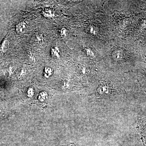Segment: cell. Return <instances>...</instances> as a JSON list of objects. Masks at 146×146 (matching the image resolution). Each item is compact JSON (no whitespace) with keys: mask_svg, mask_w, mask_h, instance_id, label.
I'll use <instances>...</instances> for the list:
<instances>
[{"mask_svg":"<svg viewBox=\"0 0 146 146\" xmlns=\"http://www.w3.org/2000/svg\"><path fill=\"white\" fill-rule=\"evenodd\" d=\"M14 71V68L10 66L6 69V72L8 76H11L13 74Z\"/></svg>","mask_w":146,"mask_h":146,"instance_id":"9","label":"cell"},{"mask_svg":"<svg viewBox=\"0 0 146 146\" xmlns=\"http://www.w3.org/2000/svg\"><path fill=\"white\" fill-rule=\"evenodd\" d=\"M123 56V51L121 49H116L113 52V57L114 59L120 60L122 59Z\"/></svg>","mask_w":146,"mask_h":146,"instance_id":"4","label":"cell"},{"mask_svg":"<svg viewBox=\"0 0 146 146\" xmlns=\"http://www.w3.org/2000/svg\"><path fill=\"white\" fill-rule=\"evenodd\" d=\"M8 48V41L7 37L3 39L0 44V54H4L7 51Z\"/></svg>","mask_w":146,"mask_h":146,"instance_id":"3","label":"cell"},{"mask_svg":"<svg viewBox=\"0 0 146 146\" xmlns=\"http://www.w3.org/2000/svg\"><path fill=\"white\" fill-rule=\"evenodd\" d=\"M60 34L62 38L65 37L66 35V29L62 28L60 31Z\"/></svg>","mask_w":146,"mask_h":146,"instance_id":"10","label":"cell"},{"mask_svg":"<svg viewBox=\"0 0 146 146\" xmlns=\"http://www.w3.org/2000/svg\"><path fill=\"white\" fill-rule=\"evenodd\" d=\"M138 130L141 135L142 139L144 146H146V118L140 121Z\"/></svg>","mask_w":146,"mask_h":146,"instance_id":"1","label":"cell"},{"mask_svg":"<svg viewBox=\"0 0 146 146\" xmlns=\"http://www.w3.org/2000/svg\"><path fill=\"white\" fill-rule=\"evenodd\" d=\"M86 52H87V54L88 56H90V57H92V56H94L93 53L91 51L90 49H89V48H86Z\"/></svg>","mask_w":146,"mask_h":146,"instance_id":"12","label":"cell"},{"mask_svg":"<svg viewBox=\"0 0 146 146\" xmlns=\"http://www.w3.org/2000/svg\"><path fill=\"white\" fill-rule=\"evenodd\" d=\"M90 33H95V29L93 28V27L91 26L90 27Z\"/></svg>","mask_w":146,"mask_h":146,"instance_id":"13","label":"cell"},{"mask_svg":"<svg viewBox=\"0 0 146 146\" xmlns=\"http://www.w3.org/2000/svg\"><path fill=\"white\" fill-rule=\"evenodd\" d=\"M144 84H145V85L146 86V72H145V78H144Z\"/></svg>","mask_w":146,"mask_h":146,"instance_id":"14","label":"cell"},{"mask_svg":"<svg viewBox=\"0 0 146 146\" xmlns=\"http://www.w3.org/2000/svg\"><path fill=\"white\" fill-rule=\"evenodd\" d=\"M43 15H44L45 17H50L52 16V15H54L52 11L50 10H45L44 11H43Z\"/></svg>","mask_w":146,"mask_h":146,"instance_id":"7","label":"cell"},{"mask_svg":"<svg viewBox=\"0 0 146 146\" xmlns=\"http://www.w3.org/2000/svg\"><path fill=\"white\" fill-rule=\"evenodd\" d=\"M36 39L38 41H43V36L41 34H38V35H36Z\"/></svg>","mask_w":146,"mask_h":146,"instance_id":"11","label":"cell"},{"mask_svg":"<svg viewBox=\"0 0 146 146\" xmlns=\"http://www.w3.org/2000/svg\"><path fill=\"white\" fill-rule=\"evenodd\" d=\"M53 70L52 69L49 67H45L43 70V76L46 78H48L53 74Z\"/></svg>","mask_w":146,"mask_h":146,"instance_id":"6","label":"cell"},{"mask_svg":"<svg viewBox=\"0 0 146 146\" xmlns=\"http://www.w3.org/2000/svg\"><path fill=\"white\" fill-rule=\"evenodd\" d=\"M50 54L53 57L56 59H59L60 57V51L57 46H54L50 50Z\"/></svg>","mask_w":146,"mask_h":146,"instance_id":"5","label":"cell"},{"mask_svg":"<svg viewBox=\"0 0 146 146\" xmlns=\"http://www.w3.org/2000/svg\"><path fill=\"white\" fill-rule=\"evenodd\" d=\"M28 24L25 21H22L17 23L15 30L17 33L18 34H22L24 33L27 29Z\"/></svg>","mask_w":146,"mask_h":146,"instance_id":"2","label":"cell"},{"mask_svg":"<svg viewBox=\"0 0 146 146\" xmlns=\"http://www.w3.org/2000/svg\"><path fill=\"white\" fill-rule=\"evenodd\" d=\"M26 70L25 69H22L20 72L18 74V78H22L26 74Z\"/></svg>","mask_w":146,"mask_h":146,"instance_id":"8","label":"cell"}]
</instances>
